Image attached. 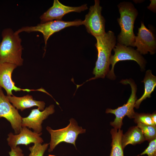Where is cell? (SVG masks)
Returning <instances> with one entry per match:
<instances>
[{
  "instance_id": "1",
  "label": "cell",
  "mask_w": 156,
  "mask_h": 156,
  "mask_svg": "<svg viewBox=\"0 0 156 156\" xmlns=\"http://www.w3.org/2000/svg\"><path fill=\"white\" fill-rule=\"evenodd\" d=\"M95 37L96 40L95 46L98 51L97 59L93 71L95 76L86 82L99 78H104L107 75L110 70L111 51L116 43L114 34L111 31Z\"/></svg>"
},
{
  "instance_id": "2",
  "label": "cell",
  "mask_w": 156,
  "mask_h": 156,
  "mask_svg": "<svg viewBox=\"0 0 156 156\" xmlns=\"http://www.w3.org/2000/svg\"><path fill=\"white\" fill-rule=\"evenodd\" d=\"M2 40L0 43V63L7 62L17 66H22L23 49L22 40L19 34L10 28L4 29L2 31Z\"/></svg>"
},
{
  "instance_id": "3",
  "label": "cell",
  "mask_w": 156,
  "mask_h": 156,
  "mask_svg": "<svg viewBox=\"0 0 156 156\" xmlns=\"http://www.w3.org/2000/svg\"><path fill=\"white\" fill-rule=\"evenodd\" d=\"M118 7L120 16L117 20L121 29L118 36V43L134 47L135 36L133 32L134 25L138 12L130 2H121Z\"/></svg>"
},
{
  "instance_id": "4",
  "label": "cell",
  "mask_w": 156,
  "mask_h": 156,
  "mask_svg": "<svg viewBox=\"0 0 156 156\" xmlns=\"http://www.w3.org/2000/svg\"><path fill=\"white\" fill-rule=\"evenodd\" d=\"M69 121L67 127L61 129L53 130L49 127H47L51 135L49 152L52 151L58 144L63 142L72 144L76 148L75 141L78 135L85 133L86 130L79 126L74 118H71Z\"/></svg>"
},
{
  "instance_id": "5",
  "label": "cell",
  "mask_w": 156,
  "mask_h": 156,
  "mask_svg": "<svg viewBox=\"0 0 156 156\" xmlns=\"http://www.w3.org/2000/svg\"><path fill=\"white\" fill-rule=\"evenodd\" d=\"M83 24V21L81 19H77L70 21L56 20L40 23L35 26L23 27L15 32L17 34L23 32L28 33L39 32L41 33L43 35L45 48L49 38L54 33L67 27L72 26H78Z\"/></svg>"
},
{
  "instance_id": "6",
  "label": "cell",
  "mask_w": 156,
  "mask_h": 156,
  "mask_svg": "<svg viewBox=\"0 0 156 156\" xmlns=\"http://www.w3.org/2000/svg\"><path fill=\"white\" fill-rule=\"evenodd\" d=\"M120 82L124 84H129L131 87V93L127 103L122 106L116 109H106V113L114 114L115 116L114 121L110 123V125L118 130L120 129L123 124L124 118L127 116L130 119L133 118L135 113L134 110L135 104L137 99L136 96L137 88L136 85L133 81L130 79L122 80Z\"/></svg>"
},
{
  "instance_id": "7",
  "label": "cell",
  "mask_w": 156,
  "mask_h": 156,
  "mask_svg": "<svg viewBox=\"0 0 156 156\" xmlns=\"http://www.w3.org/2000/svg\"><path fill=\"white\" fill-rule=\"evenodd\" d=\"M113 50L114 55H111L110 59L112 68L107 75V77L112 80L115 79L116 77L114 72V68L116 63L120 61L133 60L139 65L142 70H144L146 64L145 59L136 50L127 46L118 43Z\"/></svg>"
},
{
  "instance_id": "8",
  "label": "cell",
  "mask_w": 156,
  "mask_h": 156,
  "mask_svg": "<svg viewBox=\"0 0 156 156\" xmlns=\"http://www.w3.org/2000/svg\"><path fill=\"white\" fill-rule=\"evenodd\" d=\"M102 7L100 1H94V5L91 6L88 13L85 16L83 24L87 31L94 37L105 34V20L102 15Z\"/></svg>"
},
{
  "instance_id": "9",
  "label": "cell",
  "mask_w": 156,
  "mask_h": 156,
  "mask_svg": "<svg viewBox=\"0 0 156 156\" xmlns=\"http://www.w3.org/2000/svg\"><path fill=\"white\" fill-rule=\"evenodd\" d=\"M0 87V118H5L11 124L15 133H19L22 129V117L4 94Z\"/></svg>"
},
{
  "instance_id": "10",
  "label": "cell",
  "mask_w": 156,
  "mask_h": 156,
  "mask_svg": "<svg viewBox=\"0 0 156 156\" xmlns=\"http://www.w3.org/2000/svg\"><path fill=\"white\" fill-rule=\"evenodd\" d=\"M88 9L86 4L78 7H71L63 4L58 0H54L53 5L40 17V23L62 20L63 17L67 14L71 12L80 13Z\"/></svg>"
},
{
  "instance_id": "11",
  "label": "cell",
  "mask_w": 156,
  "mask_h": 156,
  "mask_svg": "<svg viewBox=\"0 0 156 156\" xmlns=\"http://www.w3.org/2000/svg\"><path fill=\"white\" fill-rule=\"evenodd\" d=\"M136 47V50L141 55H145L149 52L153 55L156 52V39L152 31L147 28L143 22L138 28L137 36H135L134 47Z\"/></svg>"
},
{
  "instance_id": "12",
  "label": "cell",
  "mask_w": 156,
  "mask_h": 156,
  "mask_svg": "<svg viewBox=\"0 0 156 156\" xmlns=\"http://www.w3.org/2000/svg\"><path fill=\"white\" fill-rule=\"evenodd\" d=\"M17 67L16 65L10 63H0V87L5 89L7 96L13 95L12 93L13 90L16 92L21 91L27 92L33 91L43 92L42 88L36 90L22 89L16 86L15 83L12 80V74Z\"/></svg>"
},
{
  "instance_id": "13",
  "label": "cell",
  "mask_w": 156,
  "mask_h": 156,
  "mask_svg": "<svg viewBox=\"0 0 156 156\" xmlns=\"http://www.w3.org/2000/svg\"><path fill=\"white\" fill-rule=\"evenodd\" d=\"M54 112L53 105H50L42 111L38 108L32 109L27 117H22L21 127L32 129L34 132L36 133H41L43 121Z\"/></svg>"
},
{
  "instance_id": "14",
  "label": "cell",
  "mask_w": 156,
  "mask_h": 156,
  "mask_svg": "<svg viewBox=\"0 0 156 156\" xmlns=\"http://www.w3.org/2000/svg\"><path fill=\"white\" fill-rule=\"evenodd\" d=\"M42 133H36L29 129L27 127H23L20 133L14 135L11 132L8 135V144L11 148L16 147L19 144L27 146L31 143L42 144L44 142L41 137Z\"/></svg>"
},
{
  "instance_id": "15",
  "label": "cell",
  "mask_w": 156,
  "mask_h": 156,
  "mask_svg": "<svg viewBox=\"0 0 156 156\" xmlns=\"http://www.w3.org/2000/svg\"><path fill=\"white\" fill-rule=\"evenodd\" d=\"M10 102L17 109L21 111L34 106H37L40 111L44 109L45 103L43 101L34 100L32 96L27 94L22 97H17L14 95L7 96Z\"/></svg>"
},
{
  "instance_id": "16",
  "label": "cell",
  "mask_w": 156,
  "mask_h": 156,
  "mask_svg": "<svg viewBox=\"0 0 156 156\" xmlns=\"http://www.w3.org/2000/svg\"><path fill=\"white\" fill-rule=\"evenodd\" d=\"M145 141V138L141 130L137 126L131 127L122 136V147L124 150L128 144L135 145L137 144H140Z\"/></svg>"
},
{
  "instance_id": "17",
  "label": "cell",
  "mask_w": 156,
  "mask_h": 156,
  "mask_svg": "<svg viewBox=\"0 0 156 156\" xmlns=\"http://www.w3.org/2000/svg\"><path fill=\"white\" fill-rule=\"evenodd\" d=\"M142 82L144 84V91L142 96L135 102V107L139 108L141 103L147 98H150L152 93L153 92L156 86V77L153 75L150 70L146 72L144 78Z\"/></svg>"
},
{
  "instance_id": "18",
  "label": "cell",
  "mask_w": 156,
  "mask_h": 156,
  "mask_svg": "<svg viewBox=\"0 0 156 156\" xmlns=\"http://www.w3.org/2000/svg\"><path fill=\"white\" fill-rule=\"evenodd\" d=\"M112 139V149L110 156H124L123 149L121 144L123 131L120 129H112L110 131Z\"/></svg>"
},
{
  "instance_id": "19",
  "label": "cell",
  "mask_w": 156,
  "mask_h": 156,
  "mask_svg": "<svg viewBox=\"0 0 156 156\" xmlns=\"http://www.w3.org/2000/svg\"><path fill=\"white\" fill-rule=\"evenodd\" d=\"M137 124V126L142 131L145 140L149 142L156 138V126L147 125L141 123Z\"/></svg>"
},
{
  "instance_id": "20",
  "label": "cell",
  "mask_w": 156,
  "mask_h": 156,
  "mask_svg": "<svg viewBox=\"0 0 156 156\" xmlns=\"http://www.w3.org/2000/svg\"><path fill=\"white\" fill-rule=\"evenodd\" d=\"M49 143H35L32 146H30L29 149L30 153L28 156H43L48 148Z\"/></svg>"
},
{
  "instance_id": "21",
  "label": "cell",
  "mask_w": 156,
  "mask_h": 156,
  "mask_svg": "<svg viewBox=\"0 0 156 156\" xmlns=\"http://www.w3.org/2000/svg\"><path fill=\"white\" fill-rule=\"evenodd\" d=\"M133 118L134 122L137 124L141 123L147 125L156 126L153 122L151 114L149 113L135 112Z\"/></svg>"
},
{
  "instance_id": "22",
  "label": "cell",
  "mask_w": 156,
  "mask_h": 156,
  "mask_svg": "<svg viewBox=\"0 0 156 156\" xmlns=\"http://www.w3.org/2000/svg\"><path fill=\"white\" fill-rule=\"evenodd\" d=\"M147 154L148 156H156V139L149 142L148 147L140 154L137 156Z\"/></svg>"
},
{
  "instance_id": "23",
  "label": "cell",
  "mask_w": 156,
  "mask_h": 156,
  "mask_svg": "<svg viewBox=\"0 0 156 156\" xmlns=\"http://www.w3.org/2000/svg\"><path fill=\"white\" fill-rule=\"evenodd\" d=\"M11 148V151L9 152L10 156H24L23 151L19 146Z\"/></svg>"
},
{
  "instance_id": "24",
  "label": "cell",
  "mask_w": 156,
  "mask_h": 156,
  "mask_svg": "<svg viewBox=\"0 0 156 156\" xmlns=\"http://www.w3.org/2000/svg\"><path fill=\"white\" fill-rule=\"evenodd\" d=\"M151 3L148 8L155 12L156 9V0H151Z\"/></svg>"
},
{
  "instance_id": "25",
  "label": "cell",
  "mask_w": 156,
  "mask_h": 156,
  "mask_svg": "<svg viewBox=\"0 0 156 156\" xmlns=\"http://www.w3.org/2000/svg\"><path fill=\"white\" fill-rule=\"evenodd\" d=\"M151 118L153 122L155 125H156V113L155 112L151 114Z\"/></svg>"
},
{
  "instance_id": "26",
  "label": "cell",
  "mask_w": 156,
  "mask_h": 156,
  "mask_svg": "<svg viewBox=\"0 0 156 156\" xmlns=\"http://www.w3.org/2000/svg\"><path fill=\"white\" fill-rule=\"evenodd\" d=\"M48 156H56L55 155H49Z\"/></svg>"
},
{
  "instance_id": "27",
  "label": "cell",
  "mask_w": 156,
  "mask_h": 156,
  "mask_svg": "<svg viewBox=\"0 0 156 156\" xmlns=\"http://www.w3.org/2000/svg\"></svg>"
}]
</instances>
